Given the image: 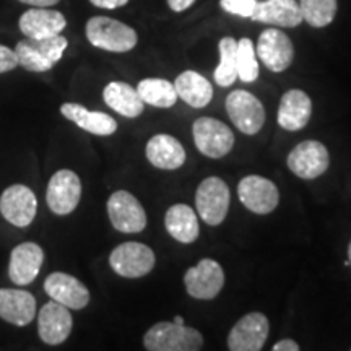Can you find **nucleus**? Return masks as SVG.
Here are the masks:
<instances>
[{
	"label": "nucleus",
	"mask_w": 351,
	"mask_h": 351,
	"mask_svg": "<svg viewBox=\"0 0 351 351\" xmlns=\"http://www.w3.org/2000/svg\"><path fill=\"white\" fill-rule=\"evenodd\" d=\"M69 41L62 34L52 38L33 39L25 38L15 47L19 65L28 70V72H47L62 59Z\"/></svg>",
	"instance_id": "obj_1"
},
{
	"label": "nucleus",
	"mask_w": 351,
	"mask_h": 351,
	"mask_svg": "<svg viewBox=\"0 0 351 351\" xmlns=\"http://www.w3.org/2000/svg\"><path fill=\"white\" fill-rule=\"evenodd\" d=\"M143 346L150 351H199L204 337L186 324L158 322L145 333Z\"/></svg>",
	"instance_id": "obj_2"
},
{
	"label": "nucleus",
	"mask_w": 351,
	"mask_h": 351,
	"mask_svg": "<svg viewBox=\"0 0 351 351\" xmlns=\"http://www.w3.org/2000/svg\"><path fill=\"white\" fill-rule=\"evenodd\" d=\"M86 39L91 46L109 52H129L137 46V33L119 20L93 16L86 23Z\"/></svg>",
	"instance_id": "obj_3"
},
{
	"label": "nucleus",
	"mask_w": 351,
	"mask_h": 351,
	"mask_svg": "<svg viewBox=\"0 0 351 351\" xmlns=\"http://www.w3.org/2000/svg\"><path fill=\"white\" fill-rule=\"evenodd\" d=\"M195 207L200 218L210 226L225 221L230 210V187L219 178H207L195 192Z\"/></svg>",
	"instance_id": "obj_4"
},
{
	"label": "nucleus",
	"mask_w": 351,
	"mask_h": 351,
	"mask_svg": "<svg viewBox=\"0 0 351 351\" xmlns=\"http://www.w3.org/2000/svg\"><path fill=\"white\" fill-rule=\"evenodd\" d=\"M192 134L202 155L213 160L226 156L234 147V135L230 127L213 117H199L192 127Z\"/></svg>",
	"instance_id": "obj_5"
},
{
	"label": "nucleus",
	"mask_w": 351,
	"mask_h": 351,
	"mask_svg": "<svg viewBox=\"0 0 351 351\" xmlns=\"http://www.w3.org/2000/svg\"><path fill=\"white\" fill-rule=\"evenodd\" d=\"M155 252L142 243H124L117 245L109 256L111 269L124 278H140L155 267Z\"/></svg>",
	"instance_id": "obj_6"
},
{
	"label": "nucleus",
	"mask_w": 351,
	"mask_h": 351,
	"mask_svg": "<svg viewBox=\"0 0 351 351\" xmlns=\"http://www.w3.org/2000/svg\"><path fill=\"white\" fill-rule=\"evenodd\" d=\"M226 112L232 124L245 135H256L265 124L263 104L245 90H236L228 95Z\"/></svg>",
	"instance_id": "obj_7"
},
{
	"label": "nucleus",
	"mask_w": 351,
	"mask_h": 351,
	"mask_svg": "<svg viewBox=\"0 0 351 351\" xmlns=\"http://www.w3.org/2000/svg\"><path fill=\"white\" fill-rule=\"evenodd\" d=\"M187 293L195 300L210 301L217 298L225 287V271L213 258H202L184 275Z\"/></svg>",
	"instance_id": "obj_8"
},
{
	"label": "nucleus",
	"mask_w": 351,
	"mask_h": 351,
	"mask_svg": "<svg viewBox=\"0 0 351 351\" xmlns=\"http://www.w3.org/2000/svg\"><path fill=\"white\" fill-rule=\"evenodd\" d=\"M287 165L298 178L315 179L328 169L330 155L324 143L317 140H304L289 152Z\"/></svg>",
	"instance_id": "obj_9"
},
{
	"label": "nucleus",
	"mask_w": 351,
	"mask_h": 351,
	"mask_svg": "<svg viewBox=\"0 0 351 351\" xmlns=\"http://www.w3.org/2000/svg\"><path fill=\"white\" fill-rule=\"evenodd\" d=\"M82 197L80 178L70 169H60L47 184L46 202L52 213L64 217L78 207Z\"/></svg>",
	"instance_id": "obj_10"
},
{
	"label": "nucleus",
	"mask_w": 351,
	"mask_h": 351,
	"mask_svg": "<svg viewBox=\"0 0 351 351\" xmlns=\"http://www.w3.org/2000/svg\"><path fill=\"white\" fill-rule=\"evenodd\" d=\"M38 212V199L34 192L23 184H13L0 195V213L16 228H26L33 223Z\"/></svg>",
	"instance_id": "obj_11"
},
{
	"label": "nucleus",
	"mask_w": 351,
	"mask_h": 351,
	"mask_svg": "<svg viewBox=\"0 0 351 351\" xmlns=\"http://www.w3.org/2000/svg\"><path fill=\"white\" fill-rule=\"evenodd\" d=\"M108 215L117 231L140 232L147 228V213L142 204L130 192L117 191L108 200Z\"/></svg>",
	"instance_id": "obj_12"
},
{
	"label": "nucleus",
	"mask_w": 351,
	"mask_h": 351,
	"mask_svg": "<svg viewBox=\"0 0 351 351\" xmlns=\"http://www.w3.org/2000/svg\"><path fill=\"white\" fill-rule=\"evenodd\" d=\"M239 200L247 210L257 215H269L278 207L280 192L270 179L262 176H245L238 186Z\"/></svg>",
	"instance_id": "obj_13"
},
{
	"label": "nucleus",
	"mask_w": 351,
	"mask_h": 351,
	"mask_svg": "<svg viewBox=\"0 0 351 351\" xmlns=\"http://www.w3.org/2000/svg\"><path fill=\"white\" fill-rule=\"evenodd\" d=\"M269 319L261 313H251L241 317L228 335L231 351H258L269 339Z\"/></svg>",
	"instance_id": "obj_14"
},
{
	"label": "nucleus",
	"mask_w": 351,
	"mask_h": 351,
	"mask_svg": "<svg viewBox=\"0 0 351 351\" xmlns=\"http://www.w3.org/2000/svg\"><path fill=\"white\" fill-rule=\"evenodd\" d=\"M256 54L267 69L280 73L293 64L295 49H293L291 39L287 34L276 28H270L258 36Z\"/></svg>",
	"instance_id": "obj_15"
},
{
	"label": "nucleus",
	"mask_w": 351,
	"mask_h": 351,
	"mask_svg": "<svg viewBox=\"0 0 351 351\" xmlns=\"http://www.w3.org/2000/svg\"><path fill=\"white\" fill-rule=\"evenodd\" d=\"M44 291L52 301L59 302L69 309H83L90 302V291L75 276L54 271L44 280Z\"/></svg>",
	"instance_id": "obj_16"
},
{
	"label": "nucleus",
	"mask_w": 351,
	"mask_h": 351,
	"mask_svg": "<svg viewBox=\"0 0 351 351\" xmlns=\"http://www.w3.org/2000/svg\"><path fill=\"white\" fill-rule=\"evenodd\" d=\"M72 314L69 307L56 301L46 302L39 311L38 317V332L39 339L46 345H60L69 339L72 332Z\"/></svg>",
	"instance_id": "obj_17"
},
{
	"label": "nucleus",
	"mask_w": 351,
	"mask_h": 351,
	"mask_svg": "<svg viewBox=\"0 0 351 351\" xmlns=\"http://www.w3.org/2000/svg\"><path fill=\"white\" fill-rule=\"evenodd\" d=\"M44 262V251L36 243L19 244L10 254L8 276L19 287L33 283L41 271Z\"/></svg>",
	"instance_id": "obj_18"
},
{
	"label": "nucleus",
	"mask_w": 351,
	"mask_h": 351,
	"mask_svg": "<svg viewBox=\"0 0 351 351\" xmlns=\"http://www.w3.org/2000/svg\"><path fill=\"white\" fill-rule=\"evenodd\" d=\"M20 32L26 38L43 39L60 34L67 26V20L60 12L46 7H34L20 16Z\"/></svg>",
	"instance_id": "obj_19"
},
{
	"label": "nucleus",
	"mask_w": 351,
	"mask_h": 351,
	"mask_svg": "<svg viewBox=\"0 0 351 351\" xmlns=\"http://www.w3.org/2000/svg\"><path fill=\"white\" fill-rule=\"evenodd\" d=\"M36 315V300L25 289L0 288V319L16 327L32 324Z\"/></svg>",
	"instance_id": "obj_20"
},
{
	"label": "nucleus",
	"mask_w": 351,
	"mask_h": 351,
	"mask_svg": "<svg viewBox=\"0 0 351 351\" xmlns=\"http://www.w3.org/2000/svg\"><path fill=\"white\" fill-rule=\"evenodd\" d=\"M313 114V101L302 90H289L283 95L278 108V124L282 129L296 132L304 129Z\"/></svg>",
	"instance_id": "obj_21"
},
{
	"label": "nucleus",
	"mask_w": 351,
	"mask_h": 351,
	"mask_svg": "<svg viewBox=\"0 0 351 351\" xmlns=\"http://www.w3.org/2000/svg\"><path fill=\"white\" fill-rule=\"evenodd\" d=\"M251 20L282 26V28H295L301 25L302 13L300 3L295 0H263V2H257Z\"/></svg>",
	"instance_id": "obj_22"
},
{
	"label": "nucleus",
	"mask_w": 351,
	"mask_h": 351,
	"mask_svg": "<svg viewBox=\"0 0 351 351\" xmlns=\"http://www.w3.org/2000/svg\"><path fill=\"white\" fill-rule=\"evenodd\" d=\"M148 161L158 169L173 171L181 168L186 163V150L173 135L158 134L147 143Z\"/></svg>",
	"instance_id": "obj_23"
},
{
	"label": "nucleus",
	"mask_w": 351,
	"mask_h": 351,
	"mask_svg": "<svg viewBox=\"0 0 351 351\" xmlns=\"http://www.w3.org/2000/svg\"><path fill=\"white\" fill-rule=\"evenodd\" d=\"M60 114L65 119L72 121L80 129L99 137H108L117 130V122L106 112L88 111L85 106L77 103H65L60 106Z\"/></svg>",
	"instance_id": "obj_24"
},
{
	"label": "nucleus",
	"mask_w": 351,
	"mask_h": 351,
	"mask_svg": "<svg viewBox=\"0 0 351 351\" xmlns=\"http://www.w3.org/2000/svg\"><path fill=\"white\" fill-rule=\"evenodd\" d=\"M165 226L169 236L182 244H192L199 238V218L186 204H176L166 212Z\"/></svg>",
	"instance_id": "obj_25"
},
{
	"label": "nucleus",
	"mask_w": 351,
	"mask_h": 351,
	"mask_svg": "<svg viewBox=\"0 0 351 351\" xmlns=\"http://www.w3.org/2000/svg\"><path fill=\"white\" fill-rule=\"evenodd\" d=\"M178 98L192 108H205L213 98V86L207 78L194 70H186L174 82Z\"/></svg>",
	"instance_id": "obj_26"
},
{
	"label": "nucleus",
	"mask_w": 351,
	"mask_h": 351,
	"mask_svg": "<svg viewBox=\"0 0 351 351\" xmlns=\"http://www.w3.org/2000/svg\"><path fill=\"white\" fill-rule=\"evenodd\" d=\"M103 98L112 111L119 112L121 116L129 117V119L138 117L143 112L145 103L138 96L137 88H132L129 83L111 82L104 88Z\"/></svg>",
	"instance_id": "obj_27"
},
{
	"label": "nucleus",
	"mask_w": 351,
	"mask_h": 351,
	"mask_svg": "<svg viewBox=\"0 0 351 351\" xmlns=\"http://www.w3.org/2000/svg\"><path fill=\"white\" fill-rule=\"evenodd\" d=\"M137 93L143 103L163 109L173 108L179 99L173 83L165 78H145L138 83Z\"/></svg>",
	"instance_id": "obj_28"
},
{
	"label": "nucleus",
	"mask_w": 351,
	"mask_h": 351,
	"mask_svg": "<svg viewBox=\"0 0 351 351\" xmlns=\"http://www.w3.org/2000/svg\"><path fill=\"white\" fill-rule=\"evenodd\" d=\"M219 64L213 78L219 86H231L238 80V41L226 36L219 41Z\"/></svg>",
	"instance_id": "obj_29"
},
{
	"label": "nucleus",
	"mask_w": 351,
	"mask_h": 351,
	"mask_svg": "<svg viewBox=\"0 0 351 351\" xmlns=\"http://www.w3.org/2000/svg\"><path fill=\"white\" fill-rule=\"evenodd\" d=\"M337 0H301L302 20L314 28L330 25L337 15Z\"/></svg>",
	"instance_id": "obj_30"
},
{
	"label": "nucleus",
	"mask_w": 351,
	"mask_h": 351,
	"mask_svg": "<svg viewBox=\"0 0 351 351\" xmlns=\"http://www.w3.org/2000/svg\"><path fill=\"white\" fill-rule=\"evenodd\" d=\"M258 77V62L256 47L249 38L238 41V78L244 83L256 82Z\"/></svg>",
	"instance_id": "obj_31"
},
{
	"label": "nucleus",
	"mask_w": 351,
	"mask_h": 351,
	"mask_svg": "<svg viewBox=\"0 0 351 351\" xmlns=\"http://www.w3.org/2000/svg\"><path fill=\"white\" fill-rule=\"evenodd\" d=\"M257 2L258 0H219V5L231 15L241 16V19H251Z\"/></svg>",
	"instance_id": "obj_32"
},
{
	"label": "nucleus",
	"mask_w": 351,
	"mask_h": 351,
	"mask_svg": "<svg viewBox=\"0 0 351 351\" xmlns=\"http://www.w3.org/2000/svg\"><path fill=\"white\" fill-rule=\"evenodd\" d=\"M16 65H19V59H16L15 51L0 44V73L10 72Z\"/></svg>",
	"instance_id": "obj_33"
},
{
	"label": "nucleus",
	"mask_w": 351,
	"mask_h": 351,
	"mask_svg": "<svg viewBox=\"0 0 351 351\" xmlns=\"http://www.w3.org/2000/svg\"><path fill=\"white\" fill-rule=\"evenodd\" d=\"M95 7L108 8V10H114V8L124 7L129 3V0H90Z\"/></svg>",
	"instance_id": "obj_34"
},
{
	"label": "nucleus",
	"mask_w": 351,
	"mask_h": 351,
	"mask_svg": "<svg viewBox=\"0 0 351 351\" xmlns=\"http://www.w3.org/2000/svg\"><path fill=\"white\" fill-rule=\"evenodd\" d=\"M274 351H300V345L295 340H280L274 345Z\"/></svg>",
	"instance_id": "obj_35"
},
{
	"label": "nucleus",
	"mask_w": 351,
	"mask_h": 351,
	"mask_svg": "<svg viewBox=\"0 0 351 351\" xmlns=\"http://www.w3.org/2000/svg\"><path fill=\"white\" fill-rule=\"evenodd\" d=\"M194 2L195 0H168V5L173 12H184Z\"/></svg>",
	"instance_id": "obj_36"
},
{
	"label": "nucleus",
	"mask_w": 351,
	"mask_h": 351,
	"mask_svg": "<svg viewBox=\"0 0 351 351\" xmlns=\"http://www.w3.org/2000/svg\"><path fill=\"white\" fill-rule=\"evenodd\" d=\"M19 2L32 7H52L56 5V3H59L60 0H19Z\"/></svg>",
	"instance_id": "obj_37"
},
{
	"label": "nucleus",
	"mask_w": 351,
	"mask_h": 351,
	"mask_svg": "<svg viewBox=\"0 0 351 351\" xmlns=\"http://www.w3.org/2000/svg\"><path fill=\"white\" fill-rule=\"evenodd\" d=\"M173 322H176V324H184V319L181 317V315H176V317L173 319Z\"/></svg>",
	"instance_id": "obj_38"
},
{
	"label": "nucleus",
	"mask_w": 351,
	"mask_h": 351,
	"mask_svg": "<svg viewBox=\"0 0 351 351\" xmlns=\"http://www.w3.org/2000/svg\"><path fill=\"white\" fill-rule=\"evenodd\" d=\"M348 263L351 265V243L348 245Z\"/></svg>",
	"instance_id": "obj_39"
}]
</instances>
